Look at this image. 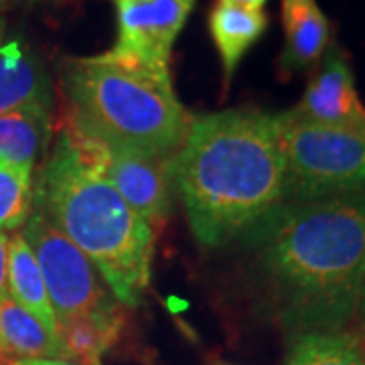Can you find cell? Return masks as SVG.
<instances>
[{"instance_id": "cell-15", "label": "cell", "mask_w": 365, "mask_h": 365, "mask_svg": "<svg viewBox=\"0 0 365 365\" xmlns=\"http://www.w3.org/2000/svg\"><path fill=\"white\" fill-rule=\"evenodd\" d=\"M268 26L262 11H248L217 4L209 14V35L217 47L225 86L232 83L235 69L250 47L260 39Z\"/></svg>"}, {"instance_id": "cell-8", "label": "cell", "mask_w": 365, "mask_h": 365, "mask_svg": "<svg viewBox=\"0 0 365 365\" xmlns=\"http://www.w3.org/2000/svg\"><path fill=\"white\" fill-rule=\"evenodd\" d=\"M288 112L307 122L365 134V106L357 96L351 66L343 51L337 47L327 49L302 100Z\"/></svg>"}, {"instance_id": "cell-7", "label": "cell", "mask_w": 365, "mask_h": 365, "mask_svg": "<svg viewBox=\"0 0 365 365\" xmlns=\"http://www.w3.org/2000/svg\"><path fill=\"white\" fill-rule=\"evenodd\" d=\"M118 39L110 53L138 66L169 71L175 39L187 23L195 0H112Z\"/></svg>"}, {"instance_id": "cell-3", "label": "cell", "mask_w": 365, "mask_h": 365, "mask_svg": "<svg viewBox=\"0 0 365 365\" xmlns=\"http://www.w3.org/2000/svg\"><path fill=\"white\" fill-rule=\"evenodd\" d=\"M104 155L102 144L66 128L33 199L88 256L118 302L136 307L150 282L155 230L106 179Z\"/></svg>"}, {"instance_id": "cell-23", "label": "cell", "mask_w": 365, "mask_h": 365, "mask_svg": "<svg viewBox=\"0 0 365 365\" xmlns=\"http://www.w3.org/2000/svg\"><path fill=\"white\" fill-rule=\"evenodd\" d=\"M353 335H355V339L359 341V345L365 349V321H359V327H357V331H353Z\"/></svg>"}, {"instance_id": "cell-14", "label": "cell", "mask_w": 365, "mask_h": 365, "mask_svg": "<svg viewBox=\"0 0 365 365\" xmlns=\"http://www.w3.org/2000/svg\"><path fill=\"white\" fill-rule=\"evenodd\" d=\"M122 329L124 311L120 304L59 323L57 337L63 359L83 365H100V359L118 343Z\"/></svg>"}, {"instance_id": "cell-26", "label": "cell", "mask_w": 365, "mask_h": 365, "mask_svg": "<svg viewBox=\"0 0 365 365\" xmlns=\"http://www.w3.org/2000/svg\"><path fill=\"white\" fill-rule=\"evenodd\" d=\"M0 365H2V364H0Z\"/></svg>"}, {"instance_id": "cell-13", "label": "cell", "mask_w": 365, "mask_h": 365, "mask_svg": "<svg viewBox=\"0 0 365 365\" xmlns=\"http://www.w3.org/2000/svg\"><path fill=\"white\" fill-rule=\"evenodd\" d=\"M53 130L51 104L31 102L0 116V160L33 173Z\"/></svg>"}, {"instance_id": "cell-17", "label": "cell", "mask_w": 365, "mask_h": 365, "mask_svg": "<svg viewBox=\"0 0 365 365\" xmlns=\"http://www.w3.org/2000/svg\"><path fill=\"white\" fill-rule=\"evenodd\" d=\"M288 365H365V349L349 331L294 335Z\"/></svg>"}, {"instance_id": "cell-11", "label": "cell", "mask_w": 365, "mask_h": 365, "mask_svg": "<svg viewBox=\"0 0 365 365\" xmlns=\"http://www.w3.org/2000/svg\"><path fill=\"white\" fill-rule=\"evenodd\" d=\"M16 359H63L59 337L23 304L0 297V364Z\"/></svg>"}, {"instance_id": "cell-24", "label": "cell", "mask_w": 365, "mask_h": 365, "mask_svg": "<svg viewBox=\"0 0 365 365\" xmlns=\"http://www.w3.org/2000/svg\"><path fill=\"white\" fill-rule=\"evenodd\" d=\"M21 2H39V0H0V4L4 6H13V4H21Z\"/></svg>"}, {"instance_id": "cell-16", "label": "cell", "mask_w": 365, "mask_h": 365, "mask_svg": "<svg viewBox=\"0 0 365 365\" xmlns=\"http://www.w3.org/2000/svg\"><path fill=\"white\" fill-rule=\"evenodd\" d=\"M9 294L57 335V319L43 274L23 234H14L9 240Z\"/></svg>"}, {"instance_id": "cell-9", "label": "cell", "mask_w": 365, "mask_h": 365, "mask_svg": "<svg viewBox=\"0 0 365 365\" xmlns=\"http://www.w3.org/2000/svg\"><path fill=\"white\" fill-rule=\"evenodd\" d=\"M173 158L143 157L106 148L102 173L120 197L155 227L170 213Z\"/></svg>"}, {"instance_id": "cell-19", "label": "cell", "mask_w": 365, "mask_h": 365, "mask_svg": "<svg viewBox=\"0 0 365 365\" xmlns=\"http://www.w3.org/2000/svg\"><path fill=\"white\" fill-rule=\"evenodd\" d=\"M9 294V237L0 232V297Z\"/></svg>"}, {"instance_id": "cell-1", "label": "cell", "mask_w": 365, "mask_h": 365, "mask_svg": "<svg viewBox=\"0 0 365 365\" xmlns=\"http://www.w3.org/2000/svg\"><path fill=\"white\" fill-rule=\"evenodd\" d=\"M256 252L280 323L339 333L357 317L365 264V189L284 203L242 235Z\"/></svg>"}, {"instance_id": "cell-25", "label": "cell", "mask_w": 365, "mask_h": 365, "mask_svg": "<svg viewBox=\"0 0 365 365\" xmlns=\"http://www.w3.org/2000/svg\"><path fill=\"white\" fill-rule=\"evenodd\" d=\"M2 37H4V21L0 16V47H2Z\"/></svg>"}, {"instance_id": "cell-20", "label": "cell", "mask_w": 365, "mask_h": 365, "mask_svg": "<svg viewBox=\"0 0 365 365\" xmlns=\"http://www.w3.org/2000/svg\"><path fill=\"white\" fill-rule=\"evenodd\" d=\"M223 6H235V9H248V11H262L266 0H220Z\"/></svg>"}, {"instance_id": "cell-21", "label": "cell", "mask_w": 365, "mask_h": 365, "mask_svg": "<svg viewBox=\"0 0 365 365\" xmlns=\"http://www.w3.org/2000/svg\"><path fill=\"white\" fill-rule=\"evenodd\" d=\"M11 365H83L67 359H16Z\"/></svg>"}, {"instance_id": "cell-2", "label": "cell", "mask_w": 365, "mask_h": 365, "mask_svg": "<svg viewBox=\"0 0 365 365\" xmlns=\"http://www.w3.org/2000/svg\"><path fill=\"white\" fill-rule=\"evenodd\" d=\"M173 182L201 246L242 237L287 203L280 114L237 108L191 120Z\"/></svg>"}, {"instance_id": "cell-10", "label": "cell", "mask_w": 365, "mask_h": 365, "mask_svg": "<svg viewBox=\"0 0 365 365\" xmlns=\"http://www.w3.org/2000/svg\"><path fill=\"white\" fill-rule=\"evenodd\" d=\"M284 49L280 71L292 76L323 59L331 43V26L317 0H282Z\"/></svg>"}, {"instance_id": "cell-4", "label": "cell", "mask_w": 365, "mask_h": 365, "mask_svg": "<svg viewBox=\"0 0 365 365\" xmlns=\"http://www.w3.org/2000/svg\"><path fill=\"white\" fill-rule=\"evenodd\" d=\"M63 90L71 128L108 150L175 157L191 118L177 100L169 71L118 59L112 53L67 59Z\"/></svg>"}, {"instance_id": "cell-6", "label": "cell", "mask_w": 365, "mask_h": 365, "mask_svg": "<svg viewBox=\"0 0 365 365\" xmlns=\"http://www.w3.org/2000/svg\"><path fill=\"white\" fill-rule=\"evenodd\" d=\"M23 235L37 258L57 325L120 304L88 256L39 209L26 220Z\"/></svg>"}, {"instance_id": "cell-22", "label": "cell", "mask_w": 365, "mask_h": 365, "mask_svg": "<svg viewBox=\"0 0 365 365\" xmlns=\"http://www.w3.org/2000/svg\"><path fill=\"white\" fill-rule=\"evenodd\" d=\"M357 321H365V264H364V278H361V290H359V304H357Z\"/></svg>"}, {"instance_id": "cell-5", "label": "cell", "mask_w": 365, "mask_h": 365, "mask_svg": "<svg viewBox=\"0 0 365 365\" xmlns=\"http://www.w3.org/2000/svg\"><path fill=\"white\" fill-rule=\"evenodd\" d=\"M287 203H309L365 189V134L282 112Z\"/></svg>"}, {"instance_id": "cell-12", "label": "cell", "mask_w": 365, "mask_h": 365, "mask_svg": "<svg viewBox=\"0 0 365 365\" xmlns=\"http://www.w3.org/2000/svg\"><path fill=\"white\" fill-rule=\"evenodd\" d=\"M31 102L53 104L51 83L37 55L14 39L0 47V116Z\"/></svg>"}, {"instance_id": "cell-18", "label": "cell", "mask_w": 365, "mask_h": 365, "mask_svg": "<svg viewBox=\"0 0 365 365\" xmlns=\"http://www.w3.org/2000/svg\"><path fill=\"white\" fill-rule=\"evenodd\" d=\"M33 213V173L0 160V232L19 230Z\"/></svg>"}]
</instances>
